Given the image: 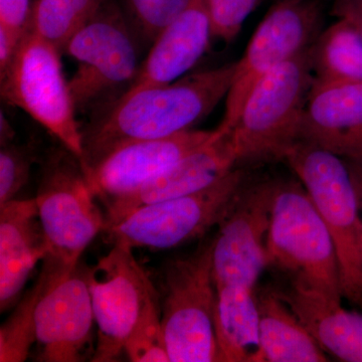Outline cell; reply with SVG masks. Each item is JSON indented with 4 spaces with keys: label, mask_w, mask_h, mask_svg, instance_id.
Here are the masks:
<instances>
[{
    "label": "cell",
    "mask_w": 362,
    "mask_h": 362,
    "mask_svg": "<svg viewBox=\"0 0 362 362\" xmlns=\"http://www.w3.org/2000/svg\"><path fill=\"white\" fill-rule=\"evenodd\" d=\"M237 164L228 132L214 129V137L142 187L106 204V228L147 204L194 194L211 187Z\"/></svg>",
    "instance_id": "9a60e30c"
},
{
    "label": "cell",
    "mask_w": 362,
    "mask_h": 362,
    "mask_svg": "<svg viewBox=\"0 0 362 362\" xmlns=\"http://www.w3.org/2000/svg\"><path fill=\"white\" fill-rule=\"evenodd\" d=\"M211 39L206 0H189L154 40L135 78L117 99H125L140 90L178 80L204 56Z\"/></svg>",
    "instance_id": "e0dca14e"
},
{
    "label": "cell",
    "mask_w": 362,
    "mask_h": 362,
    "mask_svg": "<svg viewBox=\"0 0 362 362\" xmlns=\"http://www.w3.org/2000/svg\"><path fill=\"white\" fill-rule=\"evenodd\" d=\"M93 310L97 327L94 362L119 361L156 291L133 249L113 245L110 251L88 269Z\"/></svg>",
    "instance_id": "8fae6325"
},
{
    "label": "cell",
    "mask_w": 362,
    "mask_h": 362,
    "mask_svg": "<svg viewBox=\"0 0 362 362\" xmlns=\"http://www.w3.org/2000/svg\"><path fill=\"white\" fill-rule=\"evenodd\" d=\"M284 161L303 185L332 237L342 296L362 306V213L346 161L305 141L293 145Z\"/></svg>",
    "instance_id": "277c9868"
},
{
    "label": "cell",
    "mask_w": 362,
    "mask_h": 362,
    "mask_svg": "<svg viewBox=\"0 0 362 362\" xmlns=\"http://www.w3.org/2000/svg\"><path fill=\"white\" fill-rule=\"evenodd\" d=\"M300 141L345 160L362 159V83L314 80L302 118Z\"/></svg>",
    "instance_id": "2e32d148"
},
{
    "label": "cell",
    "mask_w": 362,
    "mask_h": 362,
    "mask_svg": "<svg viewBox=\"0 0 362 362\" xmlns=\"http://www.w3.org/2000/svg\"><path fill=\"white\" fill-rule=\"evenodd\" d=\"M214 328L218 361H264L254 289L243 286L216 288Z\"/></svg>",
    "instance_id": "ffe728a7"
},
{
    "label": "cell",
    "mask_w": 362,
    "mask_h": 362,
    "mask_svg": "<svg viewBox=\"0 0 362 362\" xmlns=\"http://www.w3.org/2000/svg\"><path fill=\"white\" fill-rule=\"evenodd\" d=\"M310 47L274 69L250 93L228 131L237 163L284 160L300 141L304 109L314 83Z\"/></svg>",
    "instance_id": "3957f363"
},
{
    "label": "cell",
    "mask_w": 362,
    "mask_h": 362,
    "mask_svg": "<svg viewBox=\"0 0 362 362\" xmlns=\"http://www.w3.org/2000/svg\"><path fill=\"white\" fill-rule=\"evenodd\" d=\"M13 137L14 131L13 127L7 120L6 117L4 116V112H1V116H0V141H1V146L13 143Z\"/></svg>",
    "instance_id": "d6a6232c"
},
{
    "label": "cell",
    "mask_w": 362,
    "mask_h": 362,
    "mask_svg": "<svg viewBox=\"0 0 362 362\" xmlns=\"http://www.w3.org/2000/svg\"><path fill=\"white\" fill-rule=\"evenodd\" d=\"M62 52L28 26L11 63L0 71V94L32 116L71 154L82 159L83 132L64 76Z\"/></svg>",
    "instance_id": "5b68a950"
},
{
    "label": "cell",
    "mask_w": 362,
    "mask_h": 362,
    "mask_svg": "<svg viewBox=\"0 0 362 362\" xmlns=\"http://www.w3.org/2000/svg\"><path fill=\"white\" fill-rule=\"evenodd\" d=\"M278 181L240 187L218 223L213 240L216 287L255 289L267 266L266 240Z\"/></svg>",
    "instance_id": "4fadbf2b"
},
{
    "label": "cell",
    "mask_w": 362,
    "mask_h": 362,
    "mask_svg": "<svg viewBox=\"0 0 362 362\" xmlns=\"http://www.w3.org/2000/svg\"><path fill=\"white\" fill-rule=\"evenodd\" d=\"M235 68L237 62L113 100L82 130L84 170L123 145L192 130L228 96Z\"/></svg>",
    "instance_id": "6da1fadb"
},
{
    "label": "cell",
    "mask_w": 362,
    "mask_h": 362,
    "mask_svg": "<svg viewBox=\"0 0 362 362\" xmlns=\"http://www.w3.org/2000/svg\"><path fill=\"white\" fill-rule=\"evenodd\" d=\"M47 278L49 266L44 259L37 280L0 328V361L23 362L30 356L33 345L37 342L35 311Z\"/></svg>",
    "instance_id": "cb8c5ba5"
},
{
    "label": "cell",
    "mask_w": 362,
    "mask_h": 362,
    "mask_svg": "<svg viewBox=\"0 0 362 362\" xmlns=\"http://www.w3.org/2000/svg\"><path fill=\"white\" fill-rule=\"evenodd\" d=\"M49 278L35 311L37 359L82 362L93 358L95 322L88 268L66 266L47 256Z\"/></svg>",
    "instance_id": "7c38bea8"
},
{
    "label": "cell",
    "mask_w": 362,
    "mask_h": 362,
    "mask_svg": "<svg viewBox=\"0 0 362 362\" xmlns=\"http://www.w3.org/2000/svg\"><path fill=\"white\" fill-rule=\"evenodd\" d=\"M322 0L276 1L237 62L225 116L216 129L232 130L255 86L274 69L308 49L322 32Z\"/></svg>",
    "instance_id": "9c48e42d"
},
{
    "label": "cell",
    "mask_w": 362,
    "mask_h": 362,
    "mask_svg": "<svg viewBox=\"0 0 362 362\" xmlns=\"http://www.w3.org/2000/svg\"><path fill=\"white\" fill-rule=\"evenodd\" d=\"M262 0H206L211 37L230 44Z\"/></svg>",
    "instance_id": "83f0119b"
},
{
    "label": "cell",
    "mask_w": 362,
    "mask_h": 362,
    "mask_svg": "<svg viewBox=\"0 0 362 362\" xmlns=\"http://www.w3.org/2000/svg\"><path fill=\"white\" fill-rule=\"evenodd\" d=\"M244 183V171L233 168L199 192L140 207L106 230L109 242L154 251L181 246L218 225Z\"/></svg>",
    "instance_id": "ba28073f"
},
{
    "label": "cell",
    "mask_w": 362,
    "mask_h": 362,
    "mask_svg": "<svg viewBox=\"0 0 362 362\" xmlns=\"http://www.w3.org/2000/svg\"><path fill=\"white\" fill-rule=\"evenodd\" d=\"M104 0H35L30 28L63 54L74 35L97 13Z\"/></svg>",
    "instance_id": "603a6c76"
},
{
    "label": "cell",
    "mask_w": 362,
    "mask_h": 362,
    "mask_svg": "<svg viewBox=\"0 0 362 362\" xmlns=\"http://www.w3.org/2000/svg\"><path fill=\"white\" fill-rule=\"evenodd\" d=\"M266 255L267 265L291 274L293 286L341 304L337 249L301 182H277Z\"/></svg>",
    "instance_id": "7a4b0ae2"
},
{
    "label": "cell",
    "mask_w": 362,
    "mask_h": 362,
    "mask_svg": "<svg viewBox=\"0 0 362 362\" xmlns=\"http://www.w3.org/2000/svg\"><path fill=\"white\" fill-rule=\"evenodd\" d=\"M214 131L188 130L119 147L85 171L104 204L135 192L214 137Z\"/></svg>",
    "instance_id": "5bb4252c"
},
{
    "label": "cell",
    "mask_w": 362,
    "mask_h": 362,
    "mask_svg": "<svg viewBox=\"0 0 362 362\" xmlns=\"http://www.w3.org/2000/svg\"><path fill=\"white\" fill-rule=\"evenodd\" d=\"M35 199L49 256L66 266L77 265L106 228V216L98 206L80 159L66 149L52 154Z\"/></svg>",
    "instance_id": "52a82bcc"
},
{
    "label": "cell",
    "mask_w": 362,
    "mask_h": 362,
    "mask_svg": "<svg viewBox=\"0 0 362 362\" xmlns=\"http://www.w3.org/2000/svg\"><path fill=\"white\" fill-rule=\"evenodd\" d=\"M32 7L30 0H0V26L25 33L30 26Z\"/></svg>",
    "instance_id": "f1b7e54d"
},
{
    "label": "cell",
    "mask_w": 362,
    "mask_h": 362,
    "mask_svg": "<svg viewBox=\"0 0 362 362\" xmlns=\"http://www.w3.org/2000/svg\"><path fill=\"white\" fill-rule=\"evenodd\" d=\"M124 354L133 362H169L157 296L147 305L141 318L124 345Z\"/></svg>",
    "instance_id": "d4e9b609"
},
{
    "label": "cell",
    "mask_w": 362,
    "mask_h": 362,
    "mask_svg": "<svg viewBox=\"0 0 362 362\" xmlns=\"http://www.w3.org/2000/svg\"><path fill=\"white\" fill-rule=\"evenodd\" d=\"M332 13L351 21L362 33V0H333Z\"/></svg>",
    "instance_id": "4dcf8cb0"
},
{
    "label": "cell",
    "mask_w": 362,
    "mask_h": 362,
    "mask_svg": "<svg viewBox=\"0 0 362 362\" xmlns=\"http://www.w3.org/2000/svg\"><path fill=\"white\" fill-rule=\"evenodd\" d=\"M349 166L362 213V159L345 160Z\"/></svg>",
    "instance_id": "1f68e13d"
},
{
    "label": "cell",
    "mask_w": 362,
    "mask_h": 362,
    "mask_svg": "<svg viewBox=\"0 0 362 362\" xmlns=\"http://www.w3.org/2000/svg\"><path fill=\"white\" fill-rule=\"evenodd\" d=\"M264 361L322 362L325 350L277 293L257 297Z\"/></svg>",
    "instance_id": "44dd1931"
},
{
    "label": "cell",
    "mask_w": 362,
    "mask_h": 362,
    "mask_svg": "<svg viewBox=\"0 0 362 362\" xmlns=\"http://www.w3.org/2000/svg\"><path fill=\"white\" fill-rule=\"evenodd\" d=\"M213 240L164 270L161 324L171 362L218 361Z\"/></svg>",
    "instance_id": "8992f818"
},
{
    "label": "cell",
    "mask_w": 362,
    "mask_h": 362,
    "mask_svg": "<svg viewBox=\"0 0 362 362\" xmlns=\"http://www.w3.org/2000/svg\"><path fill=\"white\" fill-rule=\"evenodd\" d=\"M33 164L32 149L13 143L0 150V206L16 199L30 180Z\"/></svg>",
    "instance_id": "4316f807"
},
{
    "label": "cell",
    "mask_w": 362,
    "mask_h": 362,
    "mask_svg": "<svg viewBox=\"0 0 362 362\" xmlns=\"http://www.w3.org/2000/svg\"><path fill=\"white\" fill-rule=\"evenodd\" d=\"M25 33L13 32L0 26V71L11 63Z\"/></svg>",
    "instance_id": "f546056e"
},
{
    "label": "cell",
    "mask_w": 362,
    "mask_h": 362,
    "mask_svg": "<svg viewBox=\"0 0 362 362\" xmlns=\"http://www.w3.org/2000/svg\"><path fill=\"white\" fill-rule=\"evenodd\" d=\"M325 351L340 361L362 362V314L293 286L277 293Z\"/></svg>",
    "instance_id": "d6986e66"
},
{
    "label": "cell",
    "mask_w": 362,
    "mask_h": 362,
    "mask_svg": "<svg viewBox=\"0 0 362 362\" xmlns=\"http://www.w3.org/2000/svg\"><path fill=\"white\" fill-rule=\"evenodd\" d=\"M189 0H125L135 30L153 44L162 30L175 20Z\"/></svg>",
    "instance_id": "484cf974"
},
{
    "label": "cell",
    "mask_w": 362,
    "mask_h": 362,
    "mask_svg": "<svg viewBox=\"0 0 362 362\" xmlns=\"http://www.w3.org/2000/svg\"><path fill=\"white\" fill-rule=\"evenodd\" d=\"M314 80L362 83V33L351 21L337 18L310 47Z\"/></svg>",
    "instance_id": "7402d4cb"
},
{
    "label": "cell",
    "mask_w": 362,
    "mask_h": 362,
    "mask_svg": "<svg viewBox=\"0 0 362 362\" xmlns=\"http://www.w3.org/2000/svg\"><path fill=\"white\" fill-rule=\"evenodd\" d=\"M49 247L35 199H13L0 206V310L6 311L21 293Z\"/></svg>",
    "instance_id": "ac0fdd59"
},
{
    "label": "cell",
    "mask_w": 362,
    "mask_h": 362,
    "mask_svg": "<svg viewBox=\"0 0 362 362\" xmlns=\"http://www.w3.org/2000/svg\"><path fill=\"white\" fill-rule=\"evenodd\" d=\"M63 54L78 63L69 81L76 110L84 111L112 90L128 87L140 66L132 28L108 0L71 37Z\"/></svg>",
    "instance_id": "30bf717a"
}]
</instances>
